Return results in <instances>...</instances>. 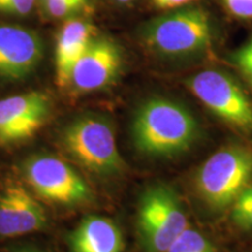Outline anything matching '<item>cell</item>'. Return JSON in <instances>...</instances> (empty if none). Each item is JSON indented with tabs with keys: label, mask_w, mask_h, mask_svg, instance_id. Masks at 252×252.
Segmentation results:
<instances>
[{
	"label": "cell",
	"mask_w": 252,
	"mask_h": 252,
	"mask_svg": "<svg viewBox=\"0 0 252 252\" xmlns=\"http://www.w3.org/2000/svg\"><path fill=\"white\" fill-rule=\"evenodd\" d=\"M200 133L193 113L165 97L145 100L132 119V141L135 150L147 157L172 158L187 152Z\"/></svg>",
	"instance_id": "cell-1"
},
{
	"label": "cell",
	"mask_w": 252,
	"mask_h": 252,
	"mask_svg": "<svg viewBox=\"0 0 252 252\" xmlns=\"http://www.w3.org/2000/svg\"><path fill=\"white\" fill-rule=\"evenodd\" d=\"M141 37L156 54L188 58L212 47L214 27L207 11L188 6L150 21L141 31Z\"/></svg>",
	"instance_id": "cell-2"
},
{
	"label": "cell",
	"mask_w": 252,
	"mask_h": 252,
	"mask_svg": "<svg viewBox=\"0 0 252 252\" xmlns=\"http://www.w3.org/2000/svg\"><path fill=\"white\" fill-rule=\"evenodd\" d=\"M61 143L72 159L94 174L118 175L125 162L119 154L112 124L102 116L77 117L63 128Z\"/></svg>",
	"instance_id": "cell-3"
},
{
	"label": "cell",
	"mask_w": 252,
	"mask_h": 252,
	"mask_svg": "<svg viewBox=\"0 0 252 252\" xmlns=\"http://www.w3.org/2000/svg\"><path fill=\"white\" fill-rule=\"evenodd\" d=\"M252 150L231 145L217 151L198 168L196 187L202 200L214 212L231 207L251 184Z\"/></svg>",
	"instance_id": "cell-4"
},
{
	"label": "cell",
	"mask_w": 252,
	"mask_h": 252,
	"mask_svg": "<svg viewBox=\"0 0 252 252\" xmlns=\"http://www.w3.org/2000/svg\"><path fill=\"white\" fill-rule=\"evenodd\" d=\"M187 228V215L174 189L161 184L145 189L137 214L138 236L144 252H167Z\"/></svg>",
	"instance_id": "cell-5"
},
{
	"label": "cell",
	"mask_w": 252,
	"mask_h": 252,
	"mask_svg": "<svg viewBox=\"0 0 252 252\" xmlns=\"http://www.w3.org/2000/svg\"><path fill=\"white\" fill-rule=\"evenodd\" d=\"M28 185L43 200L64 206H76L91 198L87 182L72 167L50 154H36L23 165Z\"/></svg>",
	"instance_id": "cell-6"
},
{
	"label": "cell",
	"mask_w": 252,
	"mask_h": 252,
	"mask_svg": "<svg viewBox=\"0 0 252 252\" xmlns=\"http://www.w3.org/2000/svg\"><path fill=\"white\" fill-rule=\"evenodd\" d=\"M186 84L214 115L238 130L252 132V103L231 76L219 70H203Z\"/></svg>",
	"instance_id": "cell-7"
},
{
	"label": "cell",
	"mask_w": 252,
	"mask_h": 252,
	"mask_svg": "<svg viewBox=\"0 0 252 252\" xmlns=\"http://www.w3.org/2000/svg\"><path fill=\"white\" fill-rule=\"evenodd\" d=\"M50 100L40 91L0 99V143L15 144L33 137L45 125Z\"/></svg>",
	"instance_id": "cell-8"
},
{
	"label": "cell",
	"mask_w": 252,
	"mask_h": 252,
	"mask_svg": "<svg viewBox=\"0 0 252 252\" xmlns=\"http://www.w3.org/2000/svg\"><path fill=\"white\" fill-rule=\"evenodd\" d=\"M123 64L121 48L106 37H94L72 68L70 83L78 93H91L110 86Z\"/></svg>",
	"instance_id": "cell-9"
},
{
	"label": "cell",
	"mask_w": 252,
	"mask_h": 252,
	"mask_svg": "<svg viewBox=\"0 0 252 252\" xmlns=\"http://www.w3.org/2000/svg\"><path fill=\"white\" fill-rule=\"evenodd\" d=\"M42 55V40L36 33L0 24V77L23 80L39 65Z\"/></svg>",
	"instance_id": "cell-10"
},
{
	"label": "cell",
	"mask_w": 252,
	"mask_h": 252,
	"mask_svg": "<svg viewBox=\"0 0 252 252\" xmlns=\"http://www.w3.org/2000/svg\"><path fill=\"white\" fill-rule=\"evenodd\" d=\"M48 223L43 207L19 184L0 194V236L14 237L45 229Z\"/></svg>",
	"instance_id": "cell-11"
},
{
	"label": "cell",
	"mask_w": 252,
	"mask_h": 252,
	"mask_svg": "<svg viewBox=\"0 0 252 252\" xmlns=\"http://www.w3.org/2000/svg\"><path fill=\"white\" fill-rule=\"evenodd\" d=\"M68 245L71 252H123L124 237L112 220L90 215L68 235Z\"/></svg>",
	"instance_id": "cell-12"
},
{
	"label": "cell",
	"mask_w": 252,
	"mask_h": 252,
	"mask_svg": "<svg viewBox=\"0 0 252 252\" xmlns=\"http://www.w3.org/2000/svg\"><path fill=\"white\" fill-rule=\"evenodd\" d=\"M94 27L81 20H69L59 32L55 49L56 83L67 88L75 63L94 39Z\"/></svg>",
	"instance_id": "cell-13"
},
{
	"label": "cell",
	"mask_w": 252,
	"mask_h": 252,
	"mask_svg": "<svg viewBox=\"0 0 252 252\" xmlns=\"http://www.w3.org/2000/svg\"><path fill=\"white\" fill-rule=\"evenodd\" d=\"M167 252H216V250L206 236L188 226L175 238Z\"/></svg>",
	"instance_id": "cell-14"
},
{
	"label": "cell",
	"mask_w": 252,
	"mask_h": 252,
	"mask_svg": "<svg viewBox=\"0 0 252 252\" xmlns=\"http://www.w3.org/2000/svg\"><path fill=\"white\" fill-rule=\"evenodd\" d=\"M231 220L239 229H252V184L238 195L232 204Z\"/></svg>",
	"instance_id": "cell-15"
},
{
	"label": "cell",
	"mask_w": 252,
	"mask_h": 252,
	"mask_svg": "<svg viewBox=\"0 0 252 252\" xmlns=\"http://www.w3.org/2000/svg\"><path fill=\"white\" fill-rule=\"evenodd\" d=\"M88 0H43L42 7L53 18H64L84 8Z\"/></svg>",
	"instance_id": "cell-16"
},
{
	"label": "cell",
	"mask_w": 252,
	"mask_h": 252,
	"mask_svg": "<svg viewBox=\"0 0 252 252\" xmlns=\"http://www.w3.org/2000/svg\"><path fill=\"white\" fill-rule=\"evenodd\" d=\"M230 60L249 83L252 84V35L241 48L230 55Z\"/></svg>",
	"instance_id": "cell-17"
},
{
	"label": "cell",
	"mask_w": 252,
	"mask_h": 252,
	"mask_svg": "<svg viewBox=\"0 0 252 252\" xmlns=\"http://www.w3.org/2000/svg\"><path fill=\"white\" fill-rule=\"evenodd\" d=\"M35 0H0V12L13 15H27L34 7Z\"/></svg>",
	"instance_id": "cell-18"
},
{
	"label": "cell",
	"mask_w": 252,
	"mask_h": 252,
	"mask_svg": "<svg viewBox=\"0 0 252 252\" xmlns=\"http://www.w3.org/2000/svg\"><path fill=\"white\" fill-rule=\"evenodd\" d=\"M223 2L235 17L252 19V0H223Z\"/></svg>",
	"instance_id": "cell-19"
},
{
	"label": "cell",
	"mask_w": 252,
	"mask_h": 252,
	"mask_svg": "<svg viewBox=\"0 0 252 252\" xmlns=\"http://www.w3.org/2000/svg\"><path fill=\"white\" fill-rule=\"evenodd\" d=\"M153 1L158 7L173 9L185 7L186 5H189L190 2H193L194 0H153Z\"/></svg>",
	"instance_id": "cell-20"
},
{
	"label": "cell",
	"mask_w": 252,
	"mask_h": 252,
	"mask_svg": "<svg viewBox=\"0 0 252 252\" xmlns=\"http://www.w3.org/2000/svg\"><path fill=\"white\" fill-rule=\"evenodd\" d=\"M7 252H45L40 249H37L35 247H20V248H15L12 249V250H8Z\"/></svg>",
	"instance_id": "cell-21"
},
{
	"label": "cell",
	"mask_w": 252,
	"mask_h": 252,
	"mask_svg": "<svg viewBox=\"0 0 252 252\" xmlns=\"http://www.w3.org/2000/svg\"><path fill=\"white\" fill-rule=\"evenodd\" d=\"M116 1L119 2V4H130L133 0H116Z\"/></svg>",
	"instance_id": "cell-22"
},
{
	"label": "cell",
	"mask_w": 252,
	"mask_h": 252,
	"mask_svg": "<svg viewBox=\"0 0 252 252\" xmlns=\"http://www.w3.org/2000/svg\"><path fill=\"white\" fill-rule=\"evenodd\" d=\"M41 1H43V0H41Z\"/></svg>",
	"instance_id": "cell-23"
}]
</instances>
